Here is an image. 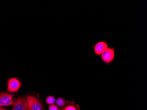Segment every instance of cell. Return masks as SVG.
I'll return each mask as SVG.
<instances>
[{
	"mask_svg": "<svg viewBox=\"0 0 147 110\" xmlns=\"http://www.w3.org/2000/svg\"><path fill=\"white\" fill-rule=\"evenodd\" d=\"M0 110H7V109L5 108H3V107H0Z\"/></svg>",
	"mask_w": 147,
	"mask_h": 110,
	"instance_id": "8fae6325",
	"label": "cell"
},
{
	"mask_svg": "<svg viewBox=\"0 0 147 110\" xmlns=\"http://www.w3.org/2000/svg\"><path fill=\"white\" fill-rule=\"evenodd\" d=\"M26 98L29 110H45L43 103L38 97L33 95H28Z\"/></svg>",
	"mask_w": 147,
	"mask_h": 110,
	"instance_id": "6da1fadb",
	"label": "cell"
},
{
	"mask_svg": "<svg viewBox=\"0 0 147 110\" xmlns=\"http://www.w3.org/2000/svg\"><path fill=\"white\" fill-rule=\"evenodd\" d=\"M49 110H59L58 107L55 105H51L49 107Z\"/></svg>",
	"mask_w": 147,
	"mask_h": 110,
	"instance_id": "30bf717a",
	"label": "cell"
},
{
	"mask_svg": "<svg viewBox=\"0 0 147 110\" xmlns=\"http://www.w3.org/2000/svg\"><path fill=\"white\" fill-rule=\"evenodd\" d=\"M108 48V45L106 43L104 42H99L95 45V53L97 55H100Z\"/></svg>",
	"mask_w": 147,
	"mask_h": 110,
	"instance_id": "8992f818",
	"label": "cell"
},
{
	"mask_svg": "<svg viewBox=\"0 0 147 110\" xmlns=\"http://www.w3.org/2000/svg\"><path fill=\"white\" fill-rule=\"evenodd\" d=\"M20 87L21 83L17 78H11L8 81L7 89L9 92H17Z\"/></svg>",
	"mask_w": 147,
	"mask_h": 110,
	"instance_id": "5b68a950",
	"label": "cell"
},
{
	"mask_svg": "<svg viewBox=\"0 0 147 110\" xmlns=\"http://www.w3.org/2000/svg\"><path fill=\"white\" fill-rule=\"evenodd\" d=\"M13 95L6 92L0 93V107L11 105L14 104Z\"/></svg>",
	"mask_w": 147,
	"mask_h": 110,
	"instance_id": "3957f363",
	"label": "cell"
},
{
	"mask_svg": "<svg viewBox=\"0 0 147 110\" xmlns=\"http://www.w3.org/2000/svg\"><path fill=\"white\" fill-rule=\"evenodd\" d=\"M12 110H29L28 102L24 97H20L15 99Z\"/></svg>",
	"mask_w": 147,
	"mask_h": 110,
	"instance_id": "7a4b0ae2",
	"label": "cell"
},
{
	"mask_svg": "<svg viewBox=\"0 0 147 110\" xmlns=\"http://www.w3.org/2000/svg\"><path fill=\"white\" fill-rule=\"evenodd\" d=\"M56 103L57 104V106L59 107H62L65 105L66 103L65 99L62 97H59L56 101Z\"/></svg>",
	"mask_w": 147,
	"mask_h": 110,
	"instance_id": "ba28073f",
	"label": "cell"
},
{
	"mask_svg": "<svg viewBox=\"0 0 147 110\" xmlns=\"http://www.w3.org/2000/svg\"><path fill=\"white\" fill-rule=\"evenodd\" d=\"M56 98L52 96H49L46 99V102L48 105H52L56 102Z\"/></svg>",
	"mask_w": 147,
	"mask_h": 110,
	"instance_id": "9c48e42d",
	"label": "cell"
},
{
	"mask_svg": "<svg viewBox=\"0 0 147 110\" xmlns=\"http://www.w3.org/2000/svg\"><path fill=\"white\" fill-rule=\"evenodd\" d=\"M115 51L113 48H108L101 54L102 60L106 63H109L115 57Z\"/></svg>",
	"mask_w": 147,
	"mask_h": 110,
	"instance_id": "277c9868",
	"label": "cell"
},
{
	"mask_svg": "<svg viewBox=\"0 0 147 110\" xmlns=\"http://www.w3.org/2000/svg\"><path fill=\"white\" fill-rule=\"evenodd\" d=\"M59 110H80V108L79 106L75 104L74 102L67 101Z\"/></svg>",
	"mask_w": 147,
	"mask_h": 110,
	"instance_id": "52a82bcc",
	"label": "cell"
}]
</instances>
